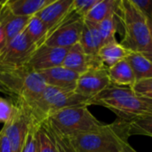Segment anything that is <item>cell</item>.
<instances>
[{
  "label": "cell",
  "instance_id": "cell-8",
  "mask_svg": "<svg viewBox=\"0 0 152 152\" xmlns=\"http://www.w3.org/2000/svg\"><path fill=\"white\" fill-rule=\"evenodd\" d=\"M37 46L29 40L25 30L12 40L0 51V66H22L28 64Z\"/></svg>",
  "mask_w": 152,
  "mask_h": 152
},
{
  "label": "cell",
  "instance_id": "cell-36",
  "mask_svg": "<svg viewBox=\"0 0 152 152\" xmlns=\"http://www.w3.org/2000/svg\"><path fill=\"white\" fill-rule=\"evenodd\" d=\"M0 92H1V89H0Z\"/></svg>",
  "mask_w": 152,
  "mask_h": 152
},
{
  "label": "cell",
  "instance_id": "cell-4",
  "mask_svg": "<svg viewBox=\"0 0 152 152\" xmlns=\"http://www.w3.org/2000/svg\"><path fill=\"white\" fill-rule=\"evenodd\" d=\"M46 86L41 74L28 64L0 66L1 93L13 97L16 103H30L43 93Z\"/></svg>",
  "mask_w": 152,
  "mask_h": 152
},
{
  "label": "cell",
  "instance_id": "cell-11",
  "mask_svg": "<svg viewBox=\"0 0 152 152\" xmlns=\"http://www.w3.org/2000/svg\"><path fill=\"white\" fill-rule=\"evenodd\" d=\"M68 49L48 46L45 45L37 48L28 64L37 72L62 65Z\"/></svg>",
  "mask_w": 152,
  "mask_h": 152
},
{
  "label": "cell",
  "instance_id": "cell-23",
  "mask_svg": "<svg viewBox=\"0 0 152 152\" xmlns=\"http://www.w3.org/2000/svg\"><path fill=\"white\" fill-rule=\"evenodd\" d=\"M40 126L51 138L57 152H75L70 140L69 137L61 134L55 127H53L50 122L45 119L40 124Z\"/></svg>",
  "mask_w": 152,
  "mask_h": 152
},
{
  "label": "cell",
  "instance_id": "cell-3",
  "mask_svg": "<svg viewBox=\"0 0 152 152\" xmlns=\"http://www.w3.org/2000/svg\"><path fill=\"white\" fill-rule=\"evenodd\" d=\"M117 16L123 30L120 44L128 51L139 53L152 61L151 36L144 14L131 0H121Z\"/></svg>",
  "mask_w": 152,
  "mask_h": 152
},
{
  "label": "cell",
  "instance_id": "cell-10",
  "mask_svg": "<svg viewBox=\"0 0 152 152\" xmlns=\"http://www.w3.org/2000/svg\"><path fill=\"white\" fill-rule=\"evenodd\" d=\"M110 86H111V83L108 74V68L102 66L91 69L81 74L75 92L91 100Z\"/></svg>",
  "mask_w": 152,
  "mask_h": 152
},
{
  "label": "cell",
  "instance_id": "cell-27",
  "mask_svg": "<svg viewBox=\"0 0 152 152\" xmlns=\"http://www.w3.org/2000/svg\"><path fill=\"white\" fill-rule=\"evenodd\" d=\"M17 111L16 104H13L7 99L0 97V123L7 124Z\"/></svg>",
  "mask_w": 152,
  "mask_h": 152
},
{
  "label": "cell",
  "instance_id": "cell-14",
  "mask_svg": "<svg viewBox=\"0 0 152 152\" xmlns=\"http://www.w3.org/2000/svg\"><path fill=\"white\" fill-rule=\"evenodd\" d=\"M74 0H53L37 12L35 16L40 19L50 30L60 24L70 12Z\"/></svg>",
  "mask_w": 152,
  "mask_h": 152
},
{
  "label": "cell",
  "instance_id": "cell-29",
  "mask_svg": "<svg viewBox=\"0 0 152 152\" xmlns=\"http://www.w3.org/2000/svg\"><path fill=\"white\" fill-rule=\"evenodd\" d=\"M37 141H38V152H57L56 149L45 130L38 126L37 129Z\"/></svg>",
  "mask_w": 152,
  "mask_h": 152
},
{
  "label": "cell",
  "instance_id": "cell-16",
  "mask_svg": "<svg viewBox=\"0 0 152 152\" xmlns=\"http://www.w3.org/2000/svg\"><path fill=\"white\" fill-rule=\"evenodd\" d=\"M79 45L87 55L96 56L98 54V52L103 45V43L97 23L84 20Z\"/></svg>",
  "mask_w": 152,
  "mask_h": 152
},
{
  "label": "cell",
  "instance_id": "cell-33",
  "mask_svg": "<svg viewBox=\"0 0 152 152\" xmlns=\"http://www.w3.org/2000/svg\"><path fill=\"white\" fill-rule=\"evenodd\" d=\"M6 43H7V39H6L5 33L4 31V28L0 25V51L5 46Z\"/></svg>",
  "mask_w": 152,
  "mask_h": 152
},
{
  "label": "cell",
  "instance_id": "cell-24",
  "mask_svg": "<svg viewBox=\"0 0 152 152\" xmlns=\"http://www.w3.org/2000/svg\"><path fill=\"white\" fill-rule=\"evenodd\" d=\"M118 26L119 21L117 14L102 20L100 23H97V27L100 31L103 45L117 41L115 36L117 31H118Z\"/></svg>",
  "mask_w": 152,
  "mask_h": 152
},
{
  "label": "cell",
  "instance_id": "cell-32",
  "mask_svg": "<svg viewBox=\"0 0 152 152\" xmlns=\"http://www.w3.org/2000/svg\"><path fill=\"white\" fill-rule=\"evenodd\" d=\"M0 152H12L11 142L3 129L0 131Z\"/></svg>",
  "mask_w": 152,
  "mask_h": 152
},
{
  "label": "cell",
  "instance_id": "cell-26",
  "mask_svg": "<svg viewBox=\"0 0 152 152\" xmlns=\"http://www.w3.org/2000/svg\"><path fill=\"white\" fill-rule=\"evenodd\" d=\"M38 126L39 125L36 123H32L20 152H38V141H37Z\"/></svg>",
  "mask_w": 152,
  "mask_h": 152
},
{
  "label": "cell",
  "instance_id": "cell-7",
  "mask_svg": "<svg viewBox=\"0 0 152 152\" xmlns=\"http://www.w3.org/2000/svg\"><path fill=\"white\" fill-rule=\"evenodd\" d=\"M84 20L80 18L71 7L65 19L54 28L49 31L44 45L53 47L69 49L79 43Z\"/></svg>",
  "mask_w": 152,
  "mask_h": 152
},
{
  "label": "cell",
  "instance_id": "cell-2",
  "mask_svg": "<svg viewBox=\"0 0 152 152\" xmlns=\"http://www.w3.org/2000/svg\"><path fill=\"white\" fill-rule=\"evenodd\" d=\"M89 104L104 107L126 121L152 115V100L138 95L131 87L111 85L92 98Z\"/></svg>",
  "mask_w": 152,
  "mask_h": 152
},
{
  "label": "cell",
  "instance_id": "cell-30",
  "mask_svg": "<svg viewBox=\"0 0 152 152\" xmlns=\"http://www.w3.org/2000/svg\"><path fill=\"white\" fill-rule=\"evenodd\" d=\"M131 88L138 95L152 100V78L136 81Z\"/></svg>",
  "mask_w": 152,
  "mask_h": 152
},
{
  "label": "cell",
  "instance_id": "cell-1",
  "mask_svg": "<svg viewBox=\"0 0 152 152\" xmlns=\"http://www.w3.org/2000/svg\"><path fill=\"white\" fill-rule=\"evenodd\" d=\"M128 121L118 118L98 129L70 137L75 152H123L129 145Z\"/></svg>",
  "mask_w": 152,
  "mask_h": 152
},
{
  "label": "cell",
  "instance_id": "cell-28",
  "mask_svg": "<svg viewBox=\"0 0 152 152\" xmlns=\"http://www.w3.org/2000/svg\"><path fill=\"white\" fill-rule=\"evenodd\" d=\"M99 0H74L72 4V10L83 20L86 17L93 7Z\"/></svg>",
  "mask_w": 152,
  "mask_h": 152
},
{
  "label": "cell",
  "instance_id": "cell-34",
  "mask_svg": "<svg viewBox=\"0 0 152 152\" xmlns=\"http://www.w3.org/2000/svg\"><path fill=\"white\" fill-rule=\"evenodd\" d=\"M123 152H138V151H135V150H134V148L129 144V145H128V146L124 150V151Z\"/></svg>",
  "mask_w": 152,
  "mask_h": 152
},
{
  "label": "cell",
  "instance_id": "cell-21",
  "mask_svg": "<svg viewBox=\"0 0 152 152\" xmlns=\"http://www.w3.org/2000/svg\"><path fill=\"white\" fill-rule=\"evenodd\" d=\"M131 66L136 81L152 78V61L139 53L130 52L126 59Z\"/></svg>",
  "mask_w": 152,
  "mask_h": 152
},
{
  "label": "cell",
  "instance_id": "cell-19",
  "mask_svg": "<svg viewBox=\"0 0 152 152\" xmlns=\"http://www.w3.org/2000/svg\"><path fill=\"white\" fill-rule=\"evenodd\" d=\"M52 1L53 0H6L5 3L13 14L17 16L32 17Z\"/></svg>",
  "mask_w": 152,
  "mask_h": 152
},
{
  "label": "cell",
  "instance_id": "cell-31",
  "mask_svg": "<svg viewBox=\"0 0 152 152\" xmlns=\"http://www.w3.org/2000/svg\"><path fill=\"white\" fill-rule=\"evenodd\" d=\"M131 2L144 14L152 20V0H131Z\"/></svg>",
  "mask_w": 152,
  "mask_h": 152
},
{
  "label": "cell",
  "instance_id": "cell-20",
  "mask_svg": "<svg viewBox=\"0 0 152 152\" xmlns=\"http://www.w3.org/2000/svg\"><path fill=\"white\" fill-rule=\"evenodd\" d=\"M121 0H99L85 18L86 20L100 23L102 20L114 16L119 10Z\"/></svg>",
  "mask_w": 152,
  "mask_h": 152
},
{
  "label": "cell",
  "instance_id": "cell-15",
  "mask_svg": "<svg viewBox=\"0 0 152 152\" xmlns=\"http://www.w3.org/2000/svg\"><path fill=\"white\" fill-rule=\"evenodd\" d=\"M30 18L13 14L6 5L5 1L0 2V25L4 28L7 42L26 28Z\"/></svg>",
  "mask_w": 152,
  "mask_h": 152
},
{
  "label": "cell",
  "instance_id": "cell-18",
  "mask_svg": "<svg viewBox=\"0 0 152 152\" xmlns=\"http://www.w3.org/2000/svg\"><path fill=\"white\" fill-rule=\"evenodd\" d=\"M130 51L117 41L104 45L98 52V57L106 68H110L118 62L126 60Z\"/></svg>",
  "mask_w": 152,
  "mask_h": 152
},
{
  "label": "cell",
  "instance_id": "cell-22",
  "mask_svg": "<svg viewBox=\"0 0 152 152\" xmlns=\"http://www.w3.org/2000/svg\"><path fill=\"white\" fill-rule=\"evenodd\" d=\"M29 40L37 46V48L43 45L48 37L49 28L37 16H32L24 29Z\"/></svg>",
  "mask_w": 152,
  "mask_h": 152
},
{
  "label": "cell",
  "instance_id": "cell-25",
  "mask_svg": "<svg viewBox=\"0 0 152 152\" xmlns=\"http://www.w3.org/2000/svg\"><path fill=\"white\" fill-rule=\"evenodd\" d=\"M130 135H144L152 138V115L128 121Z\"/></svg>",
  "mask_w": 152,
  "mask_h": 152
},
{
  "label": "cell",
  "instance_id": "cell-17",
  "mask_svg": "<svg viewBox=\"0 0 152 152\" xmlns=\"http://www.w3.org/2000/svg\"><path fill=\"white\" fill-rule=\"evenodd\" d=\"M108 74L110 83L113 86L132 87L136 82L134 71L126 60H123L108 68Z\"/></svg>",
  "mask_w": 152,
  "mask_h": 152
},
{
  "label": "cell",
  "instance_id": "cell-9",
  "mask_svg": "<svg viewBox=\"0 0 152 152\" xmlns=\"http://www.w3.org/2000/svg\"><path fill=\"white\" fill-rule=\"evenodd\" d=\"M17 111L13 118L2 128L7 135L12 152H20L24 145L27 134L32 123H35L28 111V110L21 104L15 103Z\"/></svg>",
  "mask_w": 152,
  "mask_h": 152
},
{
  "label": "cell",
  "instance_id": "cell-12",
  "mask_svg": "<svg viewBox=\"0 0 152 152\" xmlns=\"http://www.w3.org/2000/svg\"><path fill=\"white\" fill-rule=\"evenodd\" d=\"M61 66L81 75L91 69L100 68L104 65L100 61L98 55H87L78 43L68 49Z\"/></svg>",
  "mask_w": 152,
  "mask_h": 152
},
{
  "label": "cell",
  "instance_id": "cell-6",
  "mask_svg": "<svg viewBox=\"0 0 152 152\" xmlns=\"http://www.w3.org/2000/svg\"><path fill=\"white\" fill-rule=\"evenodd\" d=\"M47 120L61 134L69 138L94 131L103 125L86 106L62 109L52 114Z\"/></svg>",
  "mask_w": 152,
  "mask_h": 152
},
{
  "label": "cell",
  "instance_id": "cell-35",
  "mask_svg": "<svg viewBox=\"0 0 152 152\" xmlns=\"http://www.w3.org/2000/svg\"><path fill=\"white\" fill-rule=\"evenodd\" d=\"M146 19H147V22H148V25H149L150 31H151V41H152V20L149 19V18H146Z\"/></svg>",
  "mask_w": 152,
  "mask_h": 152
},
{
  "label": "cell",
  "instance_id": "cell-5",
  "mask_svg": "<svg viewBox=\"0 0 152 152\" xmlns=\"http://www.w3.org/2000/svg\"><path fill=\"white\" fill-rule=\"evenodd\" d=\"M90 99L77 94L75 91H65L46 86L43 93L28 104H23L29 112L33 121L40 125L52 114L69 107L90 106Z\"/></svg>",
  "mask_w": 152,
  "mask_h": 152
},
{
  "label": "cell",
  "instance_id": "cell-13",
  "mask_svg": "<svg viewBox=\"0 0 152 152\" xmlns=\"http://www.w3.org/2000/svg\"><path fill=\"white\" fill-rule=\"evenodd\" d=\"M47 86L57 87L65 91H75L79 74L63 67L59 66L46 70L39 71Z\"/></svg>",
  "mask_w": 152,
  "mask_h": 152
},
{
  "label": "cell",
  "instance_id": "cell-37",
  "mask_svg": "<svg viewBox=\"0 0 152 152\" xmlns=\"http://www.w3.org/2000/svg\"><path fill=\"white\" fill-rule=\"evenodd\" d=\"M0 2H1V1H0Z\"/></svg>",
  "mask_w": 152,
  "mask_h": 152
}]
</instances>
